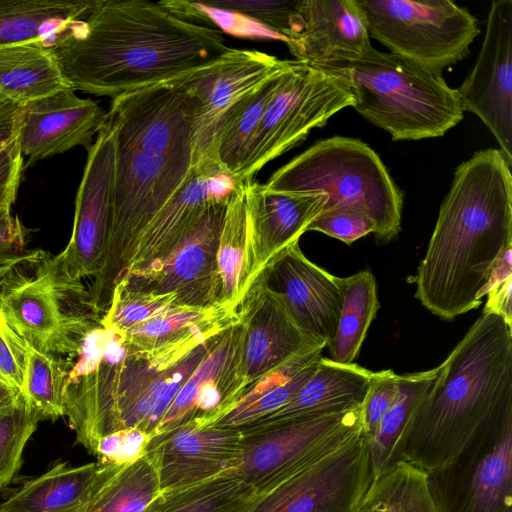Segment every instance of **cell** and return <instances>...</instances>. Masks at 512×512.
Instances as JSON below:
<instances>
[{"instance_id": "obj_1", "label": "cell", "mask_w": 512, "mask_h": 512, "mask_svg": "<svg viewBox=\"0 0 512 512\" xmlns=\"http://www.w3.org/2000/svg\"><path fill=\"white\" fill-rule=\"evenodd\" d=\"M194 108L179 76L112 100L106 117L115 146L110 227L103 267L89 289L100 313L109 307L138 236L194 170Z\"/></svg>"}, {"instance_id": "obj_2", "label": "cell", "mask_w": 512, "mask_h": 512, "mask_svg": "<svg viewBox=\"0 0 512 512\" xmlns=\"http://www.w3.org/2000/svg\"><path fill=\"white\" fill-rule=\"evenodd\" d=\"M50 49L69 88L113 99L210 63L229 47L218 28L188 21L162 1L98 0Z\"/></svg>"}, {"instance_id": "obj_3", "label": "cell", "mask_w": 512, "mask_h": 512, "mask_svg": "<svg viewBox=\"0 0 512 512\" xmlns=\"http://www.w3.org/2000/svg\"><path fill=\"white\" fill-rule=\"evenodd\" d=\"M221 331L193 336L152 351L127 346L122 334L102 325L69 359L64 416L89 453L115 431L152 436L176 395L210 351Z\"/></svg>"}, {"instance_id": "obj_4", "label": "cell", "mask_w": 512, "mask_h": 512, "mask_svg": "<svg viewBox=\"0 0 512 512\" xmlns=\"http://www.w3.org/2000/svg\"><path fill=\"white\" fill-rule=\"evenodd\" d=\"M512 245L511 165L499 149L475 152L455 170L415 276V297L451 321L476 309L491 268Z\"/></svg>"}, {"instance_id": "obj_5", "label": "cell", "mask_w": 512, "mask_h": 512, "mask_svg": "<svg viewBox=\"0 0 512 512\" xmlns=\"http://www.w3.org/2000/svg\"><path fill=\"white\" fill-rule=\"evenodd\" d=\"M438 368L402 449V460L426 472L448 463L512 406V328L496 314H482Z\"/></svg>"}, {"instance_id": "obj_6", "label": "cell", "mask_w": 512, "mask_h": 512, "mask_svg": "<svg viewBox=\"0 0 512 512\" xmlns=\"http://www.w3.org/2000/svg\"><path fill=\"white\" fill-rule=\"evenodd\" d=\"M342 77L353 108L393 141L443 136L464 117L456 89L442 76L374 47L362 59L326 68Z\"/></svg>"}, {"instance_id": "obj_7", "label": "cell", "mask_w": 512, "mask_h": 512, "mask_svg": "<svg viewBox=\"0 0 512 512\" xmlns=\"http://www.w3.org/2000/svg\"><path fill=\"white\" fill-rule=\"evenodd\" d=\"M265 185L274 191L324 194V210L360 209L374 221V235L382 243L401 231L403 192L378 154L359 139L320 140L275 171Z\"/></svg>"}, {"instance_id": "obj_8", "label": "cell", "mask_w": 512, "mask_h": 512, "mask_svg": "<svg viewBox=\"0 0 512 512\" xmlns=\"http://www.w3.org/2000/svg\"><path fill=\"white\" fill-rule=\"evenodd\" d=\"M33 268L29 274L21 266L0 281V311L36 350L74 356L102 316L89 290L57 273L49 254L44 252Z\"/></svg>"}, {"instance_id": "obj_9", "label": "cell", "mask_w": 512, "mask_h": 512, "mask_svg": "<svg viewBox=\"0 0 512 512\" xmlns=\"http://www.w3.org/2000/svg\"><path fill=\"white\" fill-rule=\"evenodd\" d=\"M370 38L436 76L470 54L477 19L451 0H357Z\"/></svg>"}, {"instance_id": "obj_10", "label": "cell", "mask_w": 512, "mask_h": 512, "mask_svg": "<svg viewBox=\"0 0 512 512\" xmlns=\"http://www.w3.org/2000/svg\"><path fill=\"white\" fill-rule=\"evenodd\" d=\"M354 98L339 75L287 60L278 86L265 107L238 182L252 181L270 161L297 146L314 128L325 126Z\"/></svg>"}, {"instance_id": "obj_11", "label": "cell", "mask_w": 512, "mask_h": 512, "mask_svg": "<svg viewBox=\"0 0 512 512\" xmlns=\"http://www.w3.org/2000/svg\"><path fill=\"white\" fill-rule=\"evenodd\" d=\"M427 475L437 512H512V406Z\"/></svg>"}, {"instance_id": "obj_12", "label": "cell", "mask_w": 512, "mask_h": 512, "mask_svg": "<svg viewBox=\"0 0 512 512\" xmlns=\"http://www.w3.org/2000/svg\"><path fill=\"white\" fill-rule=\"evenodd\" d=\"M362 432L361 406L241 432V453L233 467L224 473L240 478L259 492L316 462Z\"/></svg>"}, {"instance_id": "obj_13", "label": "cell", "mask_w": 512, "mask_h": 512, "mask_svg": "<svg viewBox=\"0 0 512 512\" xmlns=\"http://www.w3.org/2000/svg\"><path fill=\"white\" fill-rule=\"evenodd\" d=\"M374 475L363 432L273 486L245 512H358Z\"/></svg>"}, {"instance_id": "obj_14", "label": "cell", "mask_w": 512, "mask_h": 512, "mask_svg": "<svg viewBox=\"0 0 512 512\" xmlns=\"http://www.w3.org/2000/svg\"><path fill=\"white\" fill-rule=\"evenodd\" d=\"M228 198L212 202L167 255L127 272L118 283L142 292L174 294L184 307L222 304L217 248Z\"/></svg>"}, {"instance_id": "obj_15", "label": "cell", "mask_w": 512, "mask_h": 512, "mask_svg": "<svg viewBox=\"0 0 512 512\" xmlns=\"http://www.w3.org/2000/svg\"><path fill=\"white\" fill-rule=\"evenodd\" d=\"M280 60L257 50L234 49L216 60L179 76L193 96L194 168L216 166L211 161L215 134L236 106L280 69Z\"/></svg>"}, {"instance_id": "obj_16", "label": "cell", "mask_w": 512, "mask_h": 512, "mask_svg": "<svg viewBox=\"0 0 512 512\" xmlns=\"http://www.w3.org/2000/svg\"><path fill=\"white\" fill-rule=\"evenodd\" d=\"M115 146L105 122L88 157L75 201L74 224L66 248L51 256L53 268L68 280L95 277L104 264L112 205Z\"/></svg>"}, {"instance_id": "obj_17", "label": "cell", "mask_w": 512, "mask_h": 512, "mask_svg": "<svg viewBox=\"0 0 512 512\" xmlns=\"http://www.w3.org/2000/svg\"><path fill=\"white\" fill-rule=\"evenodd\" d=\"M456 90L463 111L480 118L512 166V0L492 1L475 65Z\"/></svg>"}, {"instance_id": "obj_18", "label": "cell", "mask_w": 512, "mask_h": 512, "mask_svg": "<svg viewBox=\"0 0 512 512\" xmlns=\"http://www.w3.org/2000/svg\"><path fill=\"white\" fill-rule=\"evenodd\" d=\"M261 273L294 325L327 345L336 333L342 307L336 276L312 263L299 242L285 248Z\"/></svg>"}, {"instance_id": "obj_19", "label": "cell", "mask_w": 512, "mask_h": 512, "mask_svg": "<svg viewBox=\"0 0 512 512\" xmlns=\"http://www.w3.org/2000/svg\"><path fill=\"white\" fill-rule=\"evenodd\" d=\"M242 324L240 375L243 394L259 378L291 358L326 344L301 332L260 272L237 307Z\"/></svg>"}, {"instance_id": "obj_20", "label": "cell", "mask_w": 512, "mask_h": 512, "mask_svg": "<svg viewBox=\"0 0 512 512\" xmlns=\"http://www.w3.org/2000/svg\"><path fill=\"white\" fill-rule=\"evenodd\" d=\"M242 330L238 319L216 337L206 357L176 395L155 435L189 422L212 425L241 398Z\"/></svg>"}, {"instance_id": "obj_21", "label": "cell", "mask_w": 512, "mask_h": 512, "mask_svg": "<svg viewBox=\"0 0 512 512\" xmlns=\"http://www.w3.org/2000/svg\"><path fill=\"white\" fill-rule=\"evenodd\" d=\"M237 428L195 422L154 435L146 449L159 477L162 494L229 471L241 453Z\"/></svg>"}, {"instance_id": "obj_22", "label": "cell", "mask_w": 512, "mask_h": 512, "mask_svg": "<svg viewBox=\"0 0 512 512\" xmlns=\"http://www.w3.org/2000/svg\"><path fill=\"white\" fill-rule=\"evenodd\" d=\"M106 117L101 106L78 97L69 87L25 104L17 138L27 159L24 169L76 146L88 150Z\"/></svg>"}, {"instance_id": "obj_23", "label": "cell", "mask_w": 512, "mask_h": 512, "mask_svg": "<svg viewBox=\"0 0 512 512\" xmlns=\"http://www.w3.org/2000/svg\"><path fill=\"white\" fill-rule=\"evenodd\" d=\"M300 31L286 45L296 61L326 69L365 57L373 48L357 0H299Z\"/></svg>"}, {"instance_id": "obj_24", "label": "cell", "mask_w": 512, "mask_h": 512, "mask_svg": "<svg viewBox=\"0 0 512 512\" xmlns=\"http://www.w3.org/2000/svg\"><path fill=\"white\" fill-rule=\"evenodd\" d=\"M237 183L219 167L194 168L185 184L138 236L124 274L172 251L196 225L205 209L214 201L228 198Z\"/></svg>"}, {"instance_id": "obj_25", "label": "cell", "mask_w": 512, "mask_h": 512, "mask_svg": "<svg viewBox=\"0 0 512 512\" xmlns=\"http://www.w3.org/2000/svg\"><path fill=\"white\" fill-rule=\"evenodd\" d=\"M244 186L257 276L285 248L299 242L324 210L327 197L274 191L253 180Z\"/></svg>"}, {"instance_id": "obj_26", "label": "cell", "mask_w": 512, "mask_h": 512, "mask_svg": "<svg viewBox=\"0 0 512 512\" xmlns=\"http://www.w3.org/2000/svg\"><path fill=\"white\" fill-rule=\"evenodd\" d=\"M371 374L355 363H339L322 356L311 377L285 406L239 430L257 431L360 407Z\"/></svg>"}, {"instance_id": "obj_27", "label": "cell", "mask_w": 512, "mask_h": 512, "mask_svg": "<svg viewBox=\"0 0 512 512\" xmlns=\"http://www.w3.org/2000/svg\"><path fill=\"white\" fill-rule=\"evenodd\" d=\"M98 0H0V48L42 43L51 47L87 17Z\"/></svg>"}, {"instance_id": "obj_28", "label": "cell", "mask_w": 512, "mask_h": 512, "mask_svg": "<svg viewBox=\"0 0 512 512\" xmlns=\"http://www.w3.org/2000/svg\"><path fill=\"white\" fill-rule=\"evenodd\" d=\"M324 348L301 353L259 378L212 425L239 429L285 406L311 377Z\"/></svg>"}, {"instance_id": "obj_29", "label": "cell", "mask_w": 512, "mask_h": 512, "mask_svg": "<svg viewBox=\"0 0 512 512\" xmlns=\"http://www.w3.org/2000/svg\"><path fill=\"white\" fill-rule=\"evenodd\" d=\"M221 303L237 309L256 278L249 210L244 182L237 183L226 205L217 248Z\"/></svg>"}, {"instance_id": "obj_30", "label": "cell", "mask_w": 512, "mask_h": 512, "mask_svg": "<svg viewBox=\"0 0 512 512\" xmlns=\"http://www.w3.org/2000/svg\"><path fill=\"white\" fill-rule=\"evenodd\" d=\"M97 470L96 462L57 463L0 503V512H83Z\"/></svg>"}, {"instance_id": "obj_31", "label": "cell", "mask_w": 512, "mask_h": 512, "mask_svg": "<svg viewBox=\"0 0 512 512\" xmlns=\"http://www.w3.org/2000/svg\"><path fill=\"white\" fill-rule=\"evenodd\" d=\"M97 465L83 512H149L162 495L157 470L146 454L122 466Z\"/></svg>"}, {"instance_id": "obj_32", "label": "cell", "mask_w": 512, "mask_h": 512, "mask_svg": "<svg viewBox=\"0 0 512 512\" xmlns=\"http://www.w3.org/2000/svg\"><path fill=\"white\" fill-rule=\"evenodd\" d=\"M68 88L50 47L28 43L0 48V94L25 105Z\"/></svg>"}, {"instance_id": "obj_33", "label": "cell", "mask_w": 512, "mask_h": 512, "mask_svg": "<svg viewBox=\"0 0 512 512\" xmlns=\"http://www.w3.org/2000/svg\"><path fill=\"white\" fill-rule=\"evenodd\" d=\"M286 63L287 60L239 103L215 134L211 161L236 182L265 107L278 86Z\"/></svg>"}, {"instance_id": "obj_34", "label": "cell", "mask_w": 512, "mask_h": 512, "mask_svg": "<svg viewBox=\"0 0 512 512\" xmlns=\"http://www.w3.org/2000/svg\"><path fill=\"white\" fill-rule=\"evenodd\" d=\"M237 320V309L225 304L207 309L183 307L121 334L129 348L146 352L196 335L223 330Z\"/></svg>"}, {"instance_id": "obj_35", "label": "cell", "mask_w": 512, "mask_h": 512, "mask_svg": "<svg viewBox=\"0 0 512 512\" xmlns=\"http://www.w3.org/2000/svg\"><path fill=\"white\" fill-rule=\"evenodd\" d=\"M336 282L342 294V307L336 333L325 348L329 359L349 364L358 356L380 304L376 280L369 270L348 277L336 276Z\"/></svg>"}, {"instance_id": "obj_36", "label": "cell", "mask_w": 512, "mask_h": 512, "mask_svg": "<svg viewBox=\"0 0 512 512\" xmlns=\"http://www.w3.org/2000/svg\"><path fill=\"white\" fill-rule=\"evenodd\" d=\"M438 370L437 366L422 372L400 375L399 394L383 417L375 437L367 442L374 477L402 460L406 433Z\"/></svg>"}, {"instance_id": "obj_37", "label": "cell", "mask_w": 512, "mask_h": 512, "mask_svg": "<svg viewBox=\"0 0 512 512\" xmlns=\"http://www.w3.org/2000/svg\"><path fill=\"white\" fill-rule=\"evenodd\" d=\"M359 512H437L427 472L400 460L373 478Z\"/></svg>"}, {"instance_id": "obj_38", "label": "cell", "mask_w": 512, "mask_h": 512, "mask_svg": "<svg viewBox=\"0 0 512 512\" xmlns=\"http://www.w3.org/2000/svg\"><path fill=\"white\" fill-rule=\"evenodd\" d=\"M256 496L252 486L223 473L162 494L149 512H245Z\"/></svg>"}, {"instance_id": "obj_39", "label": "cell", "mask_w": 512, "mask_h": 512, "mask_svg": "<svg viewBox=\"0 0 512 512\" xmlns=\"http://www.w3.org/2000/svg\"><path fill=\"white\" fill-rule=\"evenodd\" d=\"M69 360L28 344L22 393L41 420L64 417V391Z\"/></svg>"}, {"instance_id": "obj_40", "label": "cell", "mask_w": 512, "mask_h": 512, "mask_svg": "<svg viewBox=\"0 0 512 512\" xmlns=\"http://www.w3.org/2000/svg\"><path fill=\"white\" fill-rule=\"evenodd\" d=\"M39 421V416L22 391L11 403L0 409V490L18 472L24 447Z\"/></svg>"}, {"instance_id": "obj_41", "label": "cell", "mask_w": 512, "mask_h": 512, "mask_svg": "<svg viewBox=\"0 0 512 512\" xmlns=\"http://www.w3.org/2000/svg\"><path fill=\"white\" fill-rule=\"evenodd\" d=\"M176 295L132 290L118 283L101 325L120 333L150 319L183 308Z\"/></svg>"}, {"instance_id": "obj_42", "label": "cell", "mask_w": 512, "mask_h": 512, "mask_svg": "<svg viewBox=\"0 0 512 512\" xmlns=\"http://www.w3.org/2000/svg\"><path fill=\"white\" fill-rule=\"evenodd\" d=\"M204 3L216 9L246 16L282 36L285 43L294 37L302 27L299 0H217Z\"/></svg>"}, {"instance_id": "obj_43", "label": "cell", "mask_w": 512, "mask_h": 512, "mask_svg": "<svg viewBox=\"0 0 512 512\" xmlns=\"http://www.w3.org/2000/svg\"><path fill=\"white\" fill-rule=\"evenodd\" d=\"M400 375L393 370L372 372L361 405V420L366 441H371L381 421L399 394Z\"/></svg>"}, {"instance_id": "obj_44", "label": "cell", "mask_w": 512, "mask_h": 512, "mask_svg": "<svg viewBox=\"0 0 512 512\" xmlns=\"http://www.w3.org/2000/svg\"><path fill=\"white\" fill-rule=\"evenodd\" d=\"M43 253L27 248L25 228L11 208L0 212V281L23 265L37 263Z\"/></svg>"}, {"instance_id": "obj_45", "label": "cell", "mask_w": 512, "mask_h": 512, "mask_svg": "<svg viewBox=\"0 0 512 512\" xmlns=\"http://www.w3.org/2000/svg\"><path fill=\"white\" fill-rule=\"evenodd\" d=\"M307 231H318L349 245L367 234H375L376 225L360 209L338 207L323 210Z\"/></svg>"}, {"instance_id": "obj_46", "label": "cell", "mask_w": 512, "mask_h": 512, "mask_svg": "<svg viewBox=\"0 0 512 512\" xmlns=\"http://www.w3.org/2000/svg\"><path fill=\"white\" fill-rule=\"evenodd\" d=\"M153 436L139 429H122L102 437L94 455L98 464L122 466L145 455Z\"/></svg>"}, {"instance_id": "obj_47", "label": "cell", "mask_w": 512, "mask_h": 512, "mask_svg": "<svg viewBox=\"0 0 512 512\" xmlns=\"http://www.w3.org/2000/svg\"><path fill=\"white\" fill-rule=\"evenodd\" d=\"M28 343L7 323L0 311V379L22 391Z\"/></svg>"}, {"instance_id": "obj_48", "label": "cell", "mask_w": 512, "mask_h": 512, "mask_svg": "<svg viewBox=\"0 0 512 512\" xmlns=\"http://www.w3.org/2000/svg\"><path fill=\"white\" fill-rule=\"evenodd\" d=\"M24 170V159L18 142L0 150V212L11 208Z\"/></svg>"}, {"instance_id": "obj_49", "label": "cell", "mask_w": 512, "mask_h": 512, "mask_svg": "<svg viewBox=\"0 0 512 512\" xmlns=\"http://www.w3.org/2000/svg\"><path fill=\"white\" fill-rule=\"evenodd\" d=\"M23 106L0 94V150L17 141Z\"/></svg>"}, {"instance_id": "obj_50", "label": "cell", "mask_w": 512, "mask_h": 512, "mask_svg": "<svg viewBox=\"0 0 512 512\" xmlns=\"http://www.w3.org/2000/svg\"><path fill=\"white\" fill-rule=\"evenodd\" d=\"M512 278L488 292L482 314L491 313L503 318L512 328Z\"/></svg>"}, {"instance_id": "obj_51", "label": "cell", "mask_w": 512, "mask_h": 512, "mask_svg": "<svg viewBox=\"0 0 512 512\" xmlns=\"http://www.w3.org/2000/svg\"><path fill=\"white\" fill-rule=\"evenodd\" d=\"M512 278V245L506 247L493 264L487 283L480 293L482 299L493 288Z\"/></svg>"}, {"instance_id": "obj_52", "label": "cell", "mask_w": 512, "mask_h": 512, "mask_svg": "<svg viewBox=\"0 0 512 512\" xmlns=\"http://www.w3.org/2000/svg\"><path fill=\"white\" fill-rule=\"evenodd\" d=\"M21 390L0 379V409L11 403Z\"/></svg>"}, {"instance_id": "obj_53", "label": "cell", "mask_w": 512, "mask_h": 512, "mask_svg": "<svg viewBox=\"0 0 512 512\" xmlns=\"http://www.w3.org/2000/svg\"><path fill=\"white\" fill-rule=\"evenodd\" d=\"M359 512V511H358Z\"/></svg>"}]
</instances>
